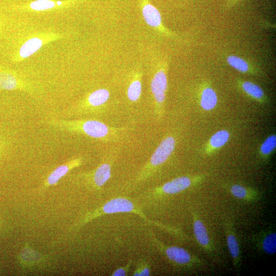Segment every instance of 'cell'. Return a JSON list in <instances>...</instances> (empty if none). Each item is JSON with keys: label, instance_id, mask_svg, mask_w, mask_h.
<instances>
[{"label": "cell", "instance_id": "6da1fadb", "mask_svg": "<svg viewBox=\"0 0 276 276\" xmlns=\"http://www.w3.org/2000/svg\"><path fill=\"white\" fill-rule=\"evenodd\" d=\"M50 124L55 128L70 132L83 134L95 138H104L110 128L103 123L95 120H64L52 119Z\"/></svg>", "mask_w": 276, "mask_h": 276}, {"label": "cell", "instance_id": "7a4b0ae2", "mask_svg": "<svg viewBox=\"0 0 276 276\" xmlns=\"http://www.w3.org/2000/svg\"><path fill=\"white\" fill-rule=\"evenodd\" d=\"M64 38L62 34L53 32H37L29 35L12 56L14 62H20L35 54L43 47Z\"/></svg>", "mask_w": 276, "mask_h": 276}, {"label": "cell", "instance_id": "3957f363", "mask_svg": "<svg viewBox=\"0 0 276 276\" xmlns=\"http://www.w3.org/2000/svg\"><path fill=\"white\" fill-rule=\"evenodd\" d=\"M205 177L204 175L180 176L165 183L159 189L164 194H176L193 185L200 183L204 179Z\"/></svg>", "mask_w": 276, "mask_h": 276}, {"label": "cell", "instance_id": "277c9868", "mask_svg": "<svg viewBox=\"0 0 276 276\" xmlns=\"http://www.w3.org/2000/svg\"><path fill=\"white\" fill-rule=\"evenodd\" d=\"M30 88L16 72L0 65V90H28Z\"/></svg>", "mask_w": 276, "mask_h": 276}, {"label": "cell", "instance_id": "5b68a950", "mask_svg": "<svg viewBox=\"0 0 276 276\" xmlns=\"http://www.w3.org/2000/svg\"><path fill=\"white\" fill-rule=\"evenodd\" d=\"M167 257L173 263L181 266L200 265L201 260L192 255L184 248L177 246H166L164 248Z\"/></svg>", "mask_w": 276, "mask_h": 276}, {"label": "cell", "instance_id": "8992f818", "mask_svg": "<svg viewBox=\"0 0 276 276\" xmlns=\"http://www.w3.org/2000/svg\"><path fill=\"white\" fill-rule=\"evenodd\" d=\"M175 146L176 141L173 136L169 135L164 138L152 154L150 165L156 167L164 163L173 153Z\"/></svg>", "mask_w": 276, "mask_h": 276}, {"label": "cell", "instance_id": "52a82bcc", "mask_svg": "<svg viewBox=\"0 0 276 276\" xmlns=\"http://www.w3.org/2000/svg\"><path fill=\"white\" fill-rule=\"evenodd\" d=\"M226 244L236 268H239L241 263V252L238 240L235 234L233 224L227 221L224 224Z\"/></svg>", "mask_w": 276, "mask_h": 276}, {"label": "cell", "instance_id": "ba28073f", "mask_svg": "<svg viewBox=\"0 0 276 276\" xmlns=\"http://www.w3.org/2000/svg\"><path fill=\"white\" fill-rule=\"evenodd\" d=\"M227 190L235 198L248 202L258 201L261 193L252 188L239 183H232L226 186Z\"/></svg>", "mask_w": 276, "mask_h": 276}, {"label": "cell", "instance_id": "9c48e42d", "mask_svg": "<svg viewBox=\"0 0 276 276\" xmlns=\"http://www.w3.org/2000/svg\"><path fill=\"white\" fill-rule=\"evenodd\" d=\"M193 233L197 243L205 252L212 251V243L204 224L197 214H193Z\"/></svg>", "mask_w": 276, "mask_h": 276}, {"label": "cell", "instance_id": "30bf717a", "mask_svg": "<svg viewBox=\"0 0 276 276\" xmlns=\"http://www.w3.org/2000/svg\"><path fill=\"white\" fill-rule=\"evenodd\" d=\"M80 163V158H75L57 167L46 178L43 183V188H48L56 185L70 171L78 166Z\"/></svg>", "mask_w": 276, "mask_h": 276}, {"label": "cell", "instance_id": "8fae6325", "mask_svg": "<svg viewBox=\"0 0 276 276\" xmlns=\"http://www.w3.org/2000/svg\"><path fill=\"white\" fill-rule=\"evenodd\" d=\"M231 134L226 129L219 130L214 133L204 145L203 151L210 155L222 148L228 142Z\"/></svg>", "mask_w": 276, "mask_h": 276}, {"label": "cell", "instance_id": "7c38bea8", "mask_svg": "<svg viewBox=\"0 0 276 276\" xmlns=\"http://www.w3.org/2000/svg\"><path fill=\"white\" fill-rule=\"evenodd\" d=\"M167 78L163 71L157 72L151 83V89L157 104L162 105L165 101L167 88Z\"/></svg>", "mask_w": 276, "mask_h": 276}, {"label": "cell", "instance_id": "4fadbf2b", "mask_svg": "<svg viewBox=\"0 0 276 276\" xmlns=\"http://www.w3.org/2000/svg\"><path fill=\"white\" fill-rule=\"evenodd\" d=\"M134 209L133 203L129 200L118 198L108 201L102 207V210L105 214L129 212Z\"/></svg>", "mask_w": 276, "mask_h": 276}, {"label": "cell", "instance_id": "5bb4252c", "mask_svg": "<svg viewBox=\"0 0 276 276\" xmlns=\"http://www.w3.org/2000/svg\"><path fill=\"white\" fill-rule=\"evenodd\" d=\"M258 245L260 249L268 255H273L276 252V234L273 231H267L261 235Z\"/></svg>", "mask_w": 276, "mask_h": 276}, {"label": "cell", "instance_id": "9a60e30c", "mask_svg": "<svg viewBox=\"0 0 276 276\" xmlns=\"http://www.w3.org/2000/svg\"><path fill=\"white\" fill-rule=\"evenodd\" d=\"M218 103V97L212 88L206 87L201 93L200 105L202 109L210 111L214 109Z\"/></svg>", "mask_w": 276, "mask_h": 276}, {"label": "cell", "instance_id": "2e32d148", "mask_svg": "<svg viewBox=\"0 0 276 276\" xmlns=\"http://www.w3.org/2000/svg\"><path fill=\"white\" fill-rule=\"evenodd\" d=\"M240 86L245 93L257 102L263 103L267 101L264 91L258 85L244 81L241 82Z\"/></svg>", "mask_w": 276, "mask_h": 276}, {"label": "cell", "instance_id": "e0dca14e", "mask_svg": "<svg viewBox=\"0 0 276 276\" xmlns=\"http://www.w3.org/2000/svg\"><path fill=\"white\" fill-rule=\"evenodd\" d=\"M111 167L107 163L100 165L94 172L92 179L94 184L98 187L102 186L109 178Z\"/></svg>", "mask_w": 276, "mask_h": 276}, {"label": "cell", "instance_id": "ac0fdd59", "mask_svg": "<svg viewBox=\"0 0 276 276\" xmlns=\"http://www.w3.org/2000/svg\"><path fill=\"white\" fill-rule=\"evenodd\" d=\"M146 22L152 27H158L161 23V16L158 10L151 5H145L142 10Z\"/></svg>", "mask_w": 276, "mask_h": 276}, {"label": "cell", "instance_id": "d6986e66", "mask_svg": "<svg viewBox=\"0 0 276 276\" xmlns=\"http://www.w3.org/2000/svg\"><path fill=\"white\" fill-rule=\"evenodd\" d=\"M276 135H269L261 144L259 153L261 158L266 161L269 159L275 150Z\"/></svg>", "mask_w": 276, "mask_h": 276}, {"label": "cell", "instance_id": "ffe728a7", "mask_svg": "<svg viewBox=\"0 0 276 276\" xmlns=\"http://www.w3.org/2000/svg\"><path fill=\"white\" fill-rule=\"evenodd\" d=\"M109 97V91L105 89H99L90 94L87 98L88 104L93 107L100 106L105 103Z\"/></svg>", "mask_w": 276, "mask_h": 276}, {"label": "cell", "instance_id": "44dd1931", "mask_svg": "<svg viewBox=\"0 0 276 276\" xmlns=\"http://www.w3.org/2000/svg\"><path fill=\"white\" fill-rule=\"evenodd\" d=\"M228 63L233 68L242 73L248 72L249 66L247 63L242 58L231 55L227 58Z\"/></svg>", "mask_w": 276, "mask_h": 276}, {"label": "cell", "instance_id": "7402d4cb", "mask_svg": "<svg viewBox=\"0 0 276 276\" xmlns=\"http://www.w3.org/2000/svg\"><path fill=\"white\" fill-rule=\"evenodd\" d=\"M142 91V85L141 82L136 80L133 81L128 87L127 95L129 99L131 101H136L139 98Z\"/></svg>", "mask_w": 276, "mask_h": 276}, {"label": "cell", "instance_id": "603a6c76", "mask_svg": "<svg viewBox=\"0 0 276 276\" xmlns=\"http://www.w3.org/2000/svg\"><path fill=\"white\" fill-rule=\"evenodd\" d=\"M20 258L21 261L25 263H35L40 260V255L38 253H36L35 251L32 249H29L28 248L24 249L23 251L21 252Z\"/></svg>", "mask_w": 276, "mask_h": 276}, {"label": "cell", "instance_id": "cb8c5ba5", "mask_svg": "<svg viewBox=\"0 0 276 276\" xmlns=\"http://www.w3.org/2000/svg\"><path fill=\"white\" fill-rule=\"evenodd\" d=\"M150 274V271L148 268L144 267L141 269L140 270L136 271L134 275H149Z\"/></svg>", "mask_w": 276, "mask_h": 276}, {"label": "cell", "instance_id": "d4e9b609", "mask_svg": "<svg viewBox=\"0 0 276 276\" xmlns=\"http://www.w3.org/2000/svg\"><path fill=\"white\" fill-rule=\"evenodd\" d=\"M126 275V270L124 268H119L113 272L112 275L113 276H123Z\"/></svg>", "mask_w": 276, "mask_h": 276}, {"label": "cell", "instance_id": "484cf974", "mask_svg": "<svg viewBox=\"0 0 276 276\" xmlns=\"http://www.w3.org/2000/svg\"><path fill=\"white\" fill-rule=\"evenodd\" d=\"M1 154H2V148L0 146V158L1 157Z\"/></svg>", "mask_w": 276, "mask_h": 276}, {"label": "cell", "instance_id": "4316f807", "mask_svg": "<svg viewBox=\"0 0 276 276\" xmlns=\"http://www.w3.org/2000/svg\"><path fill=\"white\" fill-rule=\"evenodd\" d=\"M1 21H0V33H1Z\"/></svg>", "mask_w": 276, "mask_h": 276}]
</instances>
